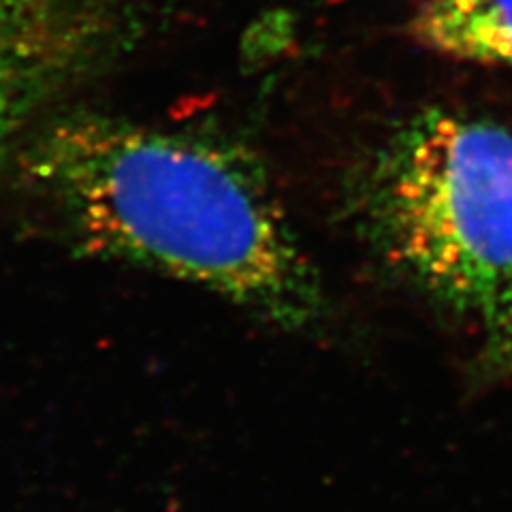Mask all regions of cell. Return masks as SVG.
<instances>
[{"instance_id":"obj_2","label":"cell","mask_w":512,"mask_h":512,"mask_svg":"<svg viewBox=\"0 0 512 512\" xmlns=\"http://www.w3.org/2000/svg\"><path fill=\"white\" fill-rule=\"evenodd\" d=\"M363 227L393 269L446 306L483 312L512 280V135L423 111L378 150Z\"/></svg>"},{"instance_id":"obj_3","label":"cell","mask_w":512,"mask_h":512,"mask_svg":"<svg viewBox=\"0 0 512 512\" xmlns=\"http://www.w3.org/2000/svg\"><path fill=\"white\" fill-rule=\"evenodd\" d=\"M58 35L32 0H0V156L52 84Z\"/></svg>"},{"instance_id":"obj_5","label":"cell","mask_w":512,"mask_h":512,"mask_svg":"<svg viewBox=\"0 0 512 512\" xmlns=\"http://www.w3.org/2000/svg\"><path fill=\"white\" fill-rule=\"evenodd\" d=\"M485 323V344L480 367L489 376H512V280L480 312Z\"/></svg>"},{"instance_id":"obj_4","label":"cell","mask_w":512,"mask_h":512,"mask_svg":"<svg viewBox=\"0 0 512 512\" xmlns=\"http://www.w3.org/2000/svg\"><path fill=\"white\" fill-rule=\"evenodd\" d=\"M412 32L444 56L512 67V0H429Z\"/></svg>"},{"instance_id":"obj_1","label":"cell","mask_w":512,"mask_h":512,"mask_svg":"<svg viewBox=\"0 0 512 512\" xmlns=\"http://www.w3.org/2000/svg\"><path fill=\"white\" fill-rule=\"evenodd\" d=\"M30 171L94 254L199 284L284 329L323 312L316 269L242 148L86 118L54 126Z\"/></svg>"}]
</instances>
